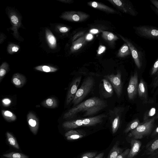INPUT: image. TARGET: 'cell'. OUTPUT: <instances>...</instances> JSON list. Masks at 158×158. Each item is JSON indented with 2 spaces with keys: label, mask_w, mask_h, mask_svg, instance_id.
<instances>
[{
  "label": "cell",
  "mask_w": 158,
  "mask_h": 158,
  "mask_svg": "<svg viewBox=\"0 0 158 158\" xmlns=\"http://www.w3.org/2000/svg\"><path fill=\"white\" fill-rule=\"evenodd\" d=\"M106 106V102L103 100L96 97H92L69 109L64 114L63 118H72L81 112H84V117L94 115Z\"/></svg>",
  "instance_id": "1"
},
{
  "label": "cell",
  "mask_w": 158,
  "mask_h": 158,
  "mask_svg": "<svg viewBox=\"0 0 158 158\" xmlns=\"http://www.w3.org/2000/svg\"><path fill=\"white\" fill-rule=\"evenodd\" d=\"M105 114H101L94 117L67 121L64 122L63 127L66 129H73L82 126L95 125L102 122L103 119L106 117Z\"/></svg>",
  "instance_id": "2"
},
{
  "label": "cell",
  "mask_w": 158,
  "mask_h": 158,
  "mask_svg": "<svg viewBox=\"0 0 158 158\" xmlns=\"http://www.w3.org/2000/svg\"><path fill=\"white\" fill-rule=\"evenodd\" d=\"M94 84V80L92 77H88L84 79L72 102L74 105L80 103L86 97L92 89Z\"/></svg>",
  "instance_id": "3"
},
{
  "label": "cell",
  "mask_w": 158,
  "mask_h": 158,
  "mask_svg": "<svg viewBox=\"0 0 158 158\" xmlns=\"http://www.w3.org/2000/svg\"><path fill=\"white\" fill-rule=\"evenodd\" d=\"M155 118H152L140 124L135 129L130 131L128 136L132 139H142L149 135L152 131Z\"/></svg>",
  "instance_id": "4"
},
{
  "label": "cell",
  "mask_w": 158,
  "mask_h": 158,
  "mask_svg": "<svg viewBox=\"0 0 158 158\" xmlns=\"http://www.w3.org/2000/svg\"><path fill=\"white\" fill-rule=\"evenodd\" d=\"M135 33L145 39L158 40V27L150 25H140L133 27Z\"/></svg>",
  "instance_id": "5"
},
{
  "label": "cell",
  "mask_w": 158,
  "mask_h": 158,
  "mask_svg": "<svg viewBox=\"0 0 158 158\" xmlns=\"http://www.w3.org/2000/svg\"><path fill=\"white\" fill-rule=\"evenodd\" d=\"M118 35L129 47L131 55L138 69H140L143 59L144 58L143 52L130 40L121 35Z\"/></svg>",
  "instance_id": "6"
},
{
  "label": "cell",
  "mask_w": 158,
  "mask_h": 158,
  "mask_svg": "<svg viewBox=\"0 0 158 158\" xmlns=\"http://www.w3.org/2000/svg\"><path fill=\"white\" fill-rule=\"evenodd\" d=\"M115 7L123 12L135 16L138 12L131 2L128 0H108Z\"/></svg>",
  "instance_id": "7"
},
{
  "label": "cell",
  "mask_w": 158,
  "mask_h": 158,
  "mask_svg": "<svg viewBox=\"0 0 158 158\" xmlns=\"http://www.w3.org/2000/svg\"><path fill=\"white\" fill-rule=\"evenodd\" d=\"M104 77L110 83L117 95L118 97H120L123 90V83L120 71H118L115 74H112L107 75Z\"/></svg>",
  "instance_id": "8"
},
{
  "label": "cell",
  "mask_w": 158,
  "mask_h": 158,
  "mask_svg": "<svg viewBox=\"0 0 158 158\" xmlns=\"http://www.w3.org/2000/svg\"><path fill=\"white\" fill-rule=\"evenodd\" d=\"M123 110L122 107H115L110 110L109 114L111 121L112 131L113 134L117 131L119 127L121 114Z\"/></svg>",
  "instance_id": "9"
},
{
  "label": "cell",
  "mask_w": 158,
  "mask_h": 158,
  "mask_svg": "<svg viewBox=\"0 0 158 158\" xmlns=\"http://www.w3.org/2000/svg\"><path fill=\"white\" fill-rule=\"evenodd\" d=\"M137 73L135 71L130 79L127 88L128 97L130 100L133 99L136 95L138 85Z\"/></svg>",
  "instance_id": "10"
},
{
  "label": "cell",
  "mask_w": 158,
  "mask_h": 158,
  "mask_svg": "<svg viewBox=\"0 0 158 158\" xmlns=\"http://www.w3.org/2000/svg\"><path fill=\"white\" fill-rule=\"evenodd\" d=\"M81 77L75 78L70 85L67 93L66 104L68 105L73 100L81 80Z\"/></svg>",
  "instance_id": "11"
},
{
  "label": "cell",
  "mask_w": 158,
  "mask_h": 158,
  "mask_svg": "<svg viewBox=\"0 0 158 158\" xmlns=\"http://www.w3.org/2000/svg\"><path fill=\"white\" fill-rule=\"evenodd\" d=\"M100 90L102 96L107 98L111 97L113 94V88L109 81L103 79L100 83Z\"/></svg>",
  "instance_id": "12"
},
{
  "label": "cell",
  "mask_w": 158,
  "mask_h": 158,
  "mask_svg": "<svg viewBox=\"0 0 158 158\" xmlns=\"http://www.w3.org/2000/svg\"><path fill=\"white\" fill-rule=\"evenodd\" d=\"M27 120L30 130L34 134L36 135L39 127L38 118L33 113L30 112L27 115Z\"/></svg>",
  "instance_id": "13"
},
{
  "label": "cell",
  "mask_w": 158,
  "mask_h": 158,
  "mask_svg": "<svg viewBox=\"0 0 158 158\" xmlns=\"http://www.w3.org/2000/svg\"><path fill=\"white\" fill-rule=\"evenodd\" d=\"M141 142L138 139H132L131 148L127 158H134L138 153L141 147Z\"/></svg>",
  "instance_id": "14"
},
{
  "label": "cell",
  "mask_w": 158,
  "mask_h": 158,
  "mask_svg": "<svg viewBox=\"0 0 158 158\" xmlns=\"http://www.w3.org/2000/svg\"><path fill=\"white\" fill-rule=\"evenodd\" d=\"M89 17L88 14L81 11H72L68 15V17L71 20L76 22L83 21L87 19Z\"/></svg>",
  "instance_id": "15"
},
{
  "label": "cell",
  "mask_w": 158,
  "mask_h": 158,
  "mask_svg": "<svg viewBox=\"0 0 158 158\" xmlns=\"http://www.w3.org/2000/svg\"><path fill=\"white\" fill-rule=\"evenodd\" d=\"M88 4L93 8L106 12L111 13H117V11L113 8L98 2L95 1L89 2H88Z\"/></svg>",
  "instance_id": "16"
},
{
  "label": "cell",
  "mask_w": 158,
  "mask_h": 158,
  "mask_svg": "<svg viewBox=\"0 0 158 158\" xmlns=\"http://www.w3.org/2000/svg\"><path fill=\"white\" fill-rule=\"evenodd\" d=\"M12 83L17 88L22 87L26 82V77L23 75L16 73L14 75L12 78Z\"/></svg>",
  "instance_id": "17"
},
{
  "label": "cell",
  "mask_w": 158,
  "mask_h": 158,
  "mask_svg": "<svg viewBox=\"0 0 158 158\" xmlns=\"http://www.w3.org/2000/svg\"><path fill=\"white\" fill-rule=\"evenodd\" d=\"M138 95L141 98L146 100L147 98V87L145 82L142 79L140 80L138 84Z\"/></svg>",
  "instance_id": "18"
},
{
  "label": "cell",
  "mask_w": 158,
  "mask_h": 158,
  "mask_svg": "<svg viewBox=\"0 0 158 158\" xmlns=\"http://www.w3.org/2000/svg\"><path fill=\"white\" fill-rule=\"evenodd\" d=\"M101 32L102 38L110 45H112L118 39L116 35L110 32L102 30Z\"/></svg>",
  "instance_id": "19"
},
{
  "label": "cell",
  "mask_w": 158,
  "mask_h": 158,
  "mask_svg": "<svg viewBox=\"0 0 158 158\" xmlns=\"http://www.w3.org/2000/svg\"><path fill=\"white\" fill-rule=\"evenodd\" d=\"M44 107L48 108H54L57 106L58 103L54 97L48 98L43 101L41 103Z\"/></svg>",
  "instance_id": "20"
},
{
  "label": "cell",
  "mask_w": 158,
  "mask_h": 158,
  "mask_svg": "<svg viewBox=\"0 0 158 158\" xmlns=\"http://www.w3.org/2000/svg\"><path fill=\"white\" fill-rule=\"evenodd\" d=\"M123 152V149L118 146L117 141L110 151L107 158H116L118 155Z\"/></svg>",
  "instance_id": "21"
},
{
  "label": "cell",
  "mask_w": 158,
  "mask_h": 158,
  "mask_svg": "<svg viewBox=\"0 0 158 158\" xmlns=\"http://www.w3.org/2000/svg\"><path fill=\"white\" fill-rule=\"evenodd\" d=\"M131 54L130 48L128 45L125 43L121 47L117 54L120 57H124Z\"/></svg>",
  "instance_id": "22"
},
{
  "label": "cell",
  "mask_w": 158,
  "mask_h": 158,
  "mask_svg": "<svg viewBox=\"0 0 158 158\" xmlns=\"http://www.w3.org/2000/svg\"><path fill=\"white\" fill-rule=\"evenodd\" d=\"M146 148L148 152V153L150 154H152L156 152L158 149V137L148 143L147 146Z\"/></svg>",
  "instance_id": "23"
},
{
  "label": "cell",
  "mask_w": 158,
  "mask_h": 158,
  "mask_svg": "<svg viewBox=\"0 0 158 158\" xmlns=\"http://www.w3.org/2000/svg\"><path fill=\"white\" fill-rule=\"evenodd\" d=\"M86 36L81 37L74 42L72 47L73 51H76L80 48L85 44L86 40Z\"/></svg>",
  "instance_id": "24"
},
{
  "label": "cell",
  "mask_w": 158,
  "mask_h": 158,
  "mask_svg": "<svg viewBox=\"0 0 158 158\" xmlns=\"http://www.w3.org/2000/svg\"><path fill=\"white\" fill-rule=\"evenodd\" d=\"M1 113L3 118L8 122L13 121L15 120L16 119L15 115L9 110H2Z\"/></svg>",
  "instance_id": "25"
},
{
  "label": "cell",
  "mask_w": 158,
  "mask_h": 158,
  "mask_svg": "<svg viewBox=\"0 0 158 158\" xmlns=\"http://www.w3.org/2000/svg\"><path fill=\"white\" fill-rule=\"evenodd\" d=\"M140 125L139 121L138 119H136L131 123L127 126L124 131V132L127 133L135 129Z\"/></svg>",
  "instance_id": "26"
},
{
  "label": "cell",
  "mask_w": 158,
  "mask_h": 158,
  "mask_svg": "<svg viewBox=\"0 0 158 158\" xmlns=\"http://www.w3.org/2000/svg\"><path fill=\"white\" fill-rule=\"evenodd\" d=\"M6 135L8 142L10 145L16 149H19V145L15 138L10 133L7 132Z\"/></svg>",
  "instance_id": "27"
},
{
  "label": "cell",
  "mask_w": 158,
  "mask_h": 158,
  "mask_svg": "<svg viewBox=\"0 0 158 158\" xmlns=\"http://www.w3.org/2000/svg\"><path fill=\"white\" fill-rule=\"evenodd\" d=\"M3 156L7 158H28V157L22 153L12 152L3 154Z\"/></svg>",
  "instance_id": "28"
},
{
  "label": "cell",
  "mask_w": 158,
  "mask_h": 158,
  "mask_svg": "<svg viewBox=\"0 0 158 158\" xmlns=\"http://www.w3.org/2000/svg\"><path fill=\"white\" fill-rule=\"evenodd\" d=\"M35 69L38 70L45 72H52L57 70V69L46 65L36 67Z\"/></svg>",
  "instance_id": "29"
},
{
  "label": "cell",
  "mask_w": 158,
  "mask_h": 158,
  "mask_svg": "<svg viewBox=\"0 0 158 158\" xmlns=\"http://www.w3.org/2000/svg\"><path fill=\"white\" fill-rule=\"evenodd\" d=\"M150 1L151 9L158 16V0H150Z\"/></svg>",
  "instance_id": "30"
},
{
  "label": "cell",
  "mask_w": 158,
  "mask_h": 158,
  "mask_svg": "<svg viewBox=\"0 0 158 158\" xmlns=\"http://www.w3.org/2000/svg\"><path fill=\"white\" fill-rule=\"evenodd\" d=\"M84 135L80 133L75 134L66 137V139L68 140H76L81 139L83 137Z\"/></svg>",
  "instance_id": "31"
},
{
  "label": "cell",
  "mask_w": 158,
  "mask_h": 158,
  "mask_svg": "<svg viewBox=\"0 0 158 158\" xmlns=\"http://www.w3.org/2000/svg\"><path fill=\"white\" fill-rule=\"evenodd\" d=\"M7 66L4 65L1 66L0 69V82H1L7 73Z\"/></svg>",
  "instance_id": "32"
},
{
  "label": "cell",
  "mask_w": 158,
  "mask_h": 158,
  "mask_svg": "<svg viewBox=\"0 0 158 158\" xmlns=\"http://www.w3.org/2000/svg\"><path fill=\"white\" fill-rule=\"evenodd\" d=\"M97 153V152H87L83 154L81 158H94Z\"/></svg>",
  "instance_id": "33"
},
{
  "label": "cell",
  "mask_w": 158,
  "mask_h": 158,
  "mask_svg": "<svg viewBox=\"0 0 158 158\" xmlns=\"http://www.w3.org/2000/svg\"><path fill=\"white\" fill-rule=\"evenodd\" d=\"M130 149L127 148L119 154L116 158H127Z\"/></svg>",
  "instance_id": "34"
},
{
  "label": "cell",
  "mask_w": 158,
  "mask_h": 158,
  "mask_svg": "<svg viewBox=\"0 0 158 158\" xmlns=\"http://www.w3.org/2000/svg\"><path fill=\"white\" fill-rule=\"evenodd\" d=\"M158 71V58L154 64L151 70V74H155Z\"/></svg>",
  "instance_id": "35"
},
{
  "label": "cell",
  "mask_w": 158,
  "mask_h": 158,
  "mask_svg": "<svg viewBox=\"0 0 158 158\" xmlns=\"http://www.w3.org/2000/svg\"><path fill=\"white\" fill-rule=\"evenodd\" d=\"M48 40L49 43L52 45L55 44L56 43V39L52 35H49L48 36Z\"/></svg>",
  "instance_id": "36"
},
{
  "label": "cell",
  "mask_w": 158,
  "mask_h": 158,
  "mask_svg": "<svg viewBox=\"0 0 158 158\" xmlns=\"http://www.w3.org/2000/svg\"><path fill=\"white\" fill-rule=\"evenodd\" d=\"M79 133H80V132L77 131L71 130L67 132L65 134V136L67 137L68 136Z\"/></svg>",
  "instance_id": "37"
},
{
  "label": "cell",
  "mask_w": 158,
  "mask_h": 158,
  "mask_svg": "<svg viewBox=\"0 0 158 158\" xmlns=\"http://www.w3.org/2000/svg\"><path fill=\"white\" fill-rule=\"evenodd\" d=\"M3 104L5 106H7L10 105L11 103V100L7 98H5L2 100Z\"/></svg>",
  "instance_id": "38"
},
{
  "label": "cell",
  "mask_w": 158,
  "mask_h": 158,
  "mask_svg": "<svg viewBox=\"0 0 158 158\" xmlns=\"http://www.w3.org/2000/svg\"><path fill=\"white\" fill-rule=\"evenodd\" d=\"M156 109L155 108H152L149 110L148 115L149 116L151 117L154 115L156 113Z\"/></svg>",
  "instance_id": "39"
},
{
  "label": "cell",
  "mask_w": 158,
  "mask_h": 158,
  "mask_svg": "<svg viewBox=\"0 0 158 158\" xmlns=\"http://www.w3.org/2000/svg\"><path fill=\"white\" fill-rule=\"evenodd\" d=\"M12 22L14 24H16L18 22V19L17 17L13 15L11 17Z\"/></svg>",
  "instance_id": "40"
},
{
  "label": "cell",
  "mask_w": 158,
  "mask_h": 158,
  "mask_svg": "<svg viewBox=\"0 0 158 158\" xmlns=\"http://www.w3.org/2000/svg\"><path fill=\"white\" fill-rule=\"evenodd\" d=\"M60 32L62 33H65L67 32L68 30V28L66 27H62L60 29Z\"/></svg>",
  "instance_id": "41"
},
{
  "label": "cell",
  "mask_w": 158,
  "mask_h": 158,
  "mask_svg": "<svg viewBox=\"0 0 158 158\" xmlns=\"http://www.w3.org/2000/svg\"><path fill=\"white\" fill-rule=\"evenodd\" d=\"M104 155V152H101L97 156H95L94 158H102Z\"/></svg>",
  "instance_id": "42"
},
{
  "label": "cell",
  "mask_w": 158,
  "mask_h": 158,
  "mask_svg": "<svg viewBox=\"0 0 158 158\" xmlns=\"http://www.w3.org/2000/svg\"><path fill=\"white\" fill-rule=\"evenodd\" d=\"M105 50L104 47L100 46V47L99 48V51L98 52V54H100L103 51Z\"/></svg>",
  "instance_id": "43"
},
{
  "label": "cell",
  "mask_w": 158,
  "mask_h": 158,
  "mask_svg": "<svg viewBox=\"0 0 158 158\" xmlns=\"http://www.w3.org/2000/svg\"><path fill=\"white\" fill-rule=\"evenodd\" d=\"M157 134H158V127L154 131V132H153L152 135V136H153L156 135Z\"/></svg>",
  "instance_id": "44"
},
{
  "label": "cell",
  "mask_w": 158,
  "mask_h": 158,
  "mask_svg": "<svg viewBox=\"0 0 158 158\" xmlns=\"http://www.w3.org/2000/svg\"><path fill=\"white\" fill-rule=\"evenodd\" d=\"M93 35L91 34H88L86 36V40H91L93 38Z\"/></svg>",
  "instance_id": "45"
},
{
  "label": "cell",
  "mask_w": 158,
  "mask_h": 158,
  "mask_svg": "<svg viewBox=\"0 0 158 158\" xmlns=\"http://www.w3.org/2000/svg\"><path fill=\"white\" fill-rule=\"evenodd\" d=\"M90 32L94 34L97 33L98 32V31L97 29H93L90 31Z\"/></svg>",
  "instance_id": "46"
},
{
  "label": "cell",
  "mask_w": 158,
  "mask_h": 158,
  "mask_svg": "<svg viewBox=\"0 0 158 158\" xmlns=\"http://www.w3.org/2000/svg\"><path fill=\"white\" fill-rule=\"evenodd\" d=\"M19 50V48L16 47H14L12 48V51L13 52H17Z\"/></svg>",
  "instance_id": "47"
}]
</instances>
